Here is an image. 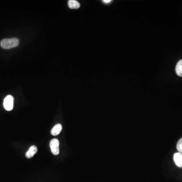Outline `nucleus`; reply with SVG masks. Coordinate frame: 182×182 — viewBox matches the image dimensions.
<instances>
[{
    "instance_id": "obj_7",
    "label": "nucleus",
    "mask_w": 182,
    "mask_h": 182,
    "mask_svg": "<svg viewBox=\"0 0 182 182\" xmlns=\"http://www.w3.org/2000/svg\"><path fill=\"white\" fill-rule=\"evenodd\" d=\"M68 5L70 9H78L80 7V4L75 0H69Z\"/></svg>"
},
{
    "instance_id": "obj_8",
    "label": "nucleus",
    "mask_w": 182,
    "mask_h": 182,
    "mask_svg": "<svg viewBox=\"0 0 182 182\" xmlns=\"http://www.w3.org/2000/svg\"><path fill=\"white\" fill-rule=\"evenodd\" d=\"M175 72L177 75L179 77H182V59L180 60L175 67Z\"/></svg>"
},
{
    "instance_id": "obj_9",
    "label": "nucleus",
    "mask_w": 182,
    "mask_h": 182,
    "mask_svg": "<svg viewBox=\"0 0 182 182\" xmlns=\"http://www.w3.org/2000/svg\"><path fill=\"white\" fill-rule=\"evenodd\" d=\"M177 149L179 152L182 153V138L179 140L177 143Z\"/></svg>"
},
{
    "instance_id": "obj_1",
    "label": "nucleus",
    "mask_w": 182,
    "mask_h": 182,
    "mask_svg": "<svg viewBox=\"0 0 182 182\" xmlns=\"http://www.w3.org/2000/svg\"><path fill=\"white\" fill-rule=\"evenodd\" d=\"M19 43L18 39L17 38H5L1 42V46L4 49H9L16 47Z\"/></svg>"
},
{
    "instance_id": "obj_2",
    "label": "nucleus",
    "mask_w": 182,
    "mask_h": 182,
    "mask_svg": "<svg viewBox=\"0 0 182 182\" xmlns=\"http://www.w3.org/2000/svg\"><path fill=\"white\" fill-rule=\"evenodd\" d=\"M14 98L11 95H8L4 100V107L7 111H11L13 108Z\"/></svg>"
},
{
    "instance_id": "obj_5",
    "label": "nucleus",
    "mask_w": 182,
    "mask_h": 182,
    "mask_svg": "<svg viewBox=\"0 0 182 182\" xmlns=\"http://www.w3.org/2000/svg\"><path fill=\"white\" fill-rule=\"evenodd\" d=\"M38 151V148L36 146L33 145L32 146L30 147L29 150L27 151L26 153V157L28 159H30L33 157L34 155L36 154Z\"/></svg>"
},
{
    "instance_id": "obj_10",
    "label": "nucleus",
    "mask_w": 182,
    "mask_h": 182,
    "mask_svg": "<svg viewBox=\"0 0 182 182\" xmlns=\"http://www.w3.org/2000/svg\"><path fill=\"white\" fill-rule=\"evenodd\" d=\"M111 2V0H104V1H103V2L104 3H109L110 2Z\"/></svg>"
},
{
    "instance_id": "obj_4",
    "label": "nucleus",
    "mask_w": 182,
    "mask_h": 182,
    "mask_svg": "<svg viewBox=\"0 0 182 182\" xmlns=\"http://www.w3.org/2000/svg\"><path fill=\"white\" fill-rule=\"evenodd\" d=\"M174 160L177 166L179 168H182V153H175L174 155Z\"/></svg>"
},
{
    "instance_id": "obj_6",
    "label": "nucleus",
    "mask_w": 182,
    "mask_h": 182,
    "mask_svg": "<svg viewBox=\"0 0 182 182\" xmlns=\"http://www.w3.org/2000/svg\"><path fill=\"white\" fill-rule=\"evenodd\" d=\"M62 126L61 124H56L53 127V129H51V134L53 136H57V135H59L60 133V132L62 131Z\"/></svg>"
},
{
    "instance_id": "obj_3",
    "label": "nucleus",
    "mask_w": 182,
    "mask_h": 182,
    "mask_svg": "<svg viewBox=\"0 0 182 182\" xmlns=\"http://www.w3.org/2000/svg\"><path fill=\"white\" fill-rule=\"evenodd\" d=\"M50 147L52 153L55 155L59 153V141L57 139H53L50 143Z\"/></svg>"
}]
</instances>
